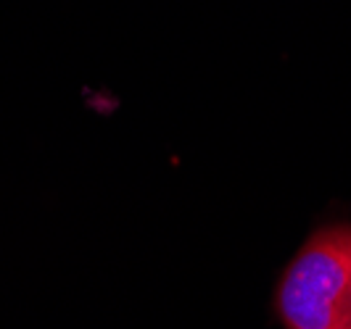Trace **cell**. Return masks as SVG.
<instances>
[{
	"label": "cell",
	"instance_id": "6da1fadb",
	"mask_svg": "<svg viewBox=\"0 0 351 329\" xmlns=\"http://www.w3.org/2000/svg\"><path fill=\"white\" fill-rule=\"evenodd\" d=\"M285 329H351V226L315 232L278 287Z\"/></svg>",
	"mask_w": 351,
	"mask_h": 329
}]
</instances>
